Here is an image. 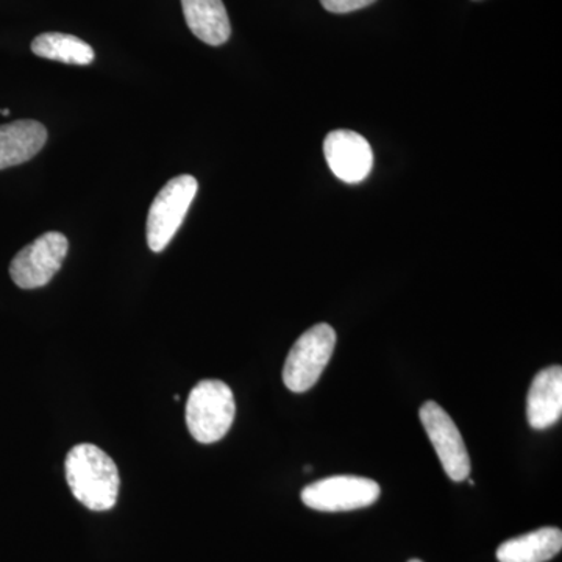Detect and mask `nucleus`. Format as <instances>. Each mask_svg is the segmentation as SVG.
<instances>
[{"label": "nucleus", "instance_id": "423d86ee", "mask_svg": "<svg viewBox=\"0 0 562 562\" xmlns=\"http://www.w3.org/2000/svg\"><path fill=\"white\" fill-rule=\"evenodd\" d=\"M382 487L373 480L355 475H336L308 484L302 502L322 513L355 512L368 508L380 498Z\"/></svg>", "mask_w": 562, "mask_h": 562}, {"label": "nucleus", "instance_id": "dca6fc26", "mask_svg": "<svg viewBox=\"0 0 562 562\" xmlns=\"http://www.w3.org/2000/svg\"><path fill=\"white\" fill-rule=\"evenodd\" d=\"M408 562H424V561H420V560H412V561H408Z\"/></svg>", "mask_w": 562, "mask_h": 562}, {"label": "nucleus", "instance_id": "ddd939ff", "mask_svg": "<svg viewBox=\"0 0 562 562\" xmlns=\"http://www.w3.org/2000/svg\"><path fill=\"white\" fill-rule=\"evenodd\" d=\"M32 52L46 60L61 61L66 65L88 66L94 61V50L83 40L66 33H43L32 43Z\"/></svg>", "mask_w": 562, "mask_h": 562}, {"label": "nucleus", "instance_id": "f03ea898", "mask_svg": "<svg viewBox=\"0 0 562 562\" xmlns=\"http://www.w3.org/2000/svg\"><path fill=\"white\" fill-rule=\"evenodd\" d=\"M235 413V397L231 387L220 380H203L195 384L188 397V430L198 442L221 441L231 431Z\"/></svg>", "mask_w": 562, "mask_h": 562}, {"label": "nucleus", "instance_id": "f257e3e1", "mask_svg": "<svg viewBox=\"0 0 562 562\" xmlns=\"http://www.w3.org/2000/svg\"><path fill=\"white\" fill-rule=\"evenodd\" d=\"M66 480L74 497L91 512H110L120 495V471L109 454L92 446L80 443L66 457Z\"/></svg>", "mask_w": 562, "mask_h": 562}, {"label": "nucleus", "instance_id": "9b49d317", "mask_svg": "<svg viewBox=\"0 0 562 562\" xmlns=\"http://www.w3.org/2000/svg\"><path fill=\"white\" fill-rule=\"evenodd\" d=\"M190 31L209 46H222L232 35L231 20L222 0H181Z\"/></svg>", "mask_w": 562, "mask_h": 562}, {"label": "nucleus", "instance_id": "2eb2a0df", "mask_svg": "<svg viewBox=\"0 0 562 562\" xmlns=\"http://www.w3.org/2000/svg\"><path fill=\"white\" fill-rule=\"evenodd\" d=\"M0 114H2V116H9L10 110H0Z\"/></svg>", "mask_w": 562, "mask_h": 562}, {"label": "nucleus", "instance_id": "20e7f679", "mask_svg": "<svg viewBox=\"0 0 562 562\" xmlns=\"http://www.w3.org/2000/svg\"><path fill=\"white\" fill-rule=\"evenodd\" d=\"M336 346L331 325L316 324L292 346L283 368V382L292 392L312 390L330 361Z\"/></svg>", "mask_w": 562, "mask_h": 562}, {"label": "nucleus", "instance_id": "7ed1b4c3", "mask_svg": "<svg viewBox=\"0 0 562 562\" xmlns=\"http://www.w3.org/2000/svg\"><path fill=\"white\" fill-rule=\"evenodd\" d=\"M199 183L192 176H179L169 180L151 202L147 216V244L155 254H160L179 232L190 210Z\"/></svg>", "mask_w": 562, "mask_h": 562}, {"label": "nucleus", "instance_id": "4468645a", "mask_svg": "<svg viewBox=\"0 0 562 562\" xmlns=\"http://www.w3.org/2000/svg\"><path fill=\"white\" fill-rule=\"evenodd\" d=\"M321 2L324 9L330 11V13L344 14L366 9L376 0H321Z\"/></svg>", "mask_w": 562, "mask_h": 562}, {"label": "nucleus", "instance_id": "6e6552de", "mask_svg": "<svg viewBox=\"0 0 562 562\" xmlns=\"http://www.w3.org/2000/svg\"><path fill=\"white\" fill-rule=\"evenodd\" d=\"M324 154L328 168L346 183H361L372 171L371 144L360 133L351 131L328 133L324 140Z\"/></svg>", "mask_w": 562, "mask_h": 562}, {"label": "nucleus", "instance_id": "1a4fd4ad", "mask_svg": "<svg viewBox=\"0 0 562 562\" xmlns=\"http://www.w3.org/2000/svg\"><path fill=\"white\" fill-rule=\"evenodd\" d=\"M528 422L535 430H546L562 416V368L543 369L532 380L527 401Z\"/></svg>", "mask_w": 562, "mask_h": 562}, {"label": "nucleus", "instance_id": "39448f33", "mask_svg": "<svg viewBox=\"0 0 562 562\" xmlns=\"http://www.w3.org/2000/svg\"><path fill=\"white\" fill-rule=\"evenodd\" d=\"M69 243L63 233L49 232L25 246L10 265V277L21 290L46 286L60 271Z\"/></svg>", "mask_w": 562, "mask_h": 562}, {"label": "nucleus", "instance_id": "9d476101", "mask_svg": "<svg viewBox=\"0 0 562 562\" xmlns=\"http://www.w3.org/2000/svg\"><path fill=\"white\" fill-rule=\"evenodd\" d=\"M47 131L38 121L0 125V171L32 160L46 146Z\"/></svg>", "mask_w": 562, "mask_h": 562}, {"label": "nucleus", "instance_id": "0eeeda50", "mask_svg": "<svg viewBox=\"0 0 562 562\" xmlns=\"http://www.w3.org/2000/svg\"><path fill=\"white\" fill-rule=\"evenodd\" d=\"M419 416L447 475L453 482L468 480L471 475V458L452 417L432 401L424 403Z\"/></svg>", "mask_w": 562, "mask_h": 562}, {"label": "nucleus", "instance_id": "f8f14e48", "mask_svg": "<svg viewBox=\"0 0 562 562\" xmlns=\"http://www.w3.org/2000/svg\"><path fill=\"white\" fill-rule=\"evenodd\" d=\"M562 549L560 528L546 527L509 539L497 550L498 562H547L553 560Z\"/></svg>", "mask_w": 562, "mask_h": 562}]
</instances>
